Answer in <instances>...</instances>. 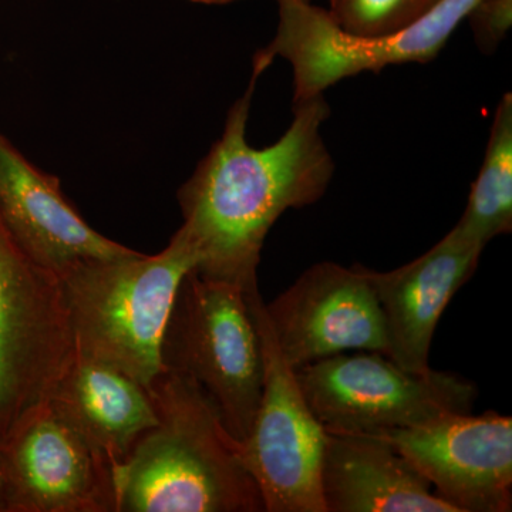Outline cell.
<instances>
[{
  "label": "cell",
  "instance_id": "cell-16",
  "mask_svg": "<svg viewBox=\"0 0 512 512\" xmlns=\"http://www.w3.org/2000/svg\"><path fill=\"white\" fill-rule=\"evenodd\" d=\"M457 227L483 245L512 231L511 93L504 94L495 110L483 165Z\"/></svg>",
  "mask_w": 512,
  "mask_h": 512
},
{
  "label": "cell",
  "instance_id": "cell-21",
  "mask_svg": "<svg viewBox=\"0 0 512 512\" xmlns=\"http://www.w3.org/2000/svg\"><path fill=\"white\" fill-rule=\"evenodd\" d=\"M305 2H311V0H305Z\"/></svg>",
  "mask_w": 512,
  "mask_h": 512
},
{
  "label": "cell",
  "instance_id": "cell-7",
  "mask_svg": "<svg viewBox=\"0 0 512 512\" xmlns=\"http://www.w3.org/2000/svg\"><path fill=\"white\" fill-rule=\"evenodd\" d=\"M478 0H441L426 15L390 35L355 36L329 10L305 0H278V28L258 55L282 57L293 72V104L325 94L333 84L389 66L427 63L439 56Z\"/></svg>",
  "mask_w": 512,
  "mask_h": 512
},
{
  "label": "cell",
  "instance_id": "cell-10",
  "mask_svg": "<svg viewBox=\"0 0 512 512\" xmlns=\"http://www.w3.org/2000/svg\"><path fill=\"white\" fill-rule=\"evenodd\" d=\"M379 437L456 512L512 510V419L495 412L447 414Z\"/></svg>",
  "mask_w": 512,
  "mask_h": 512
},
{
  "label": "cell",
  "instance_id": "cell-11",
  "mask_svg": "<svg viewBox=\"0 0 512 512\" xmlns=\"http://www.w3.org/2000/svg\"><path fill=\"white\" fill-rule=\"evenodd\" d=\"M8 512H114L111 467L49 403L0 447Z\"/></svg>",
  "mask_w": 512,
  "mask_h": 512
},
{
  "label": "cell",
  "instance_id": "cell-14",
  "mask_svg": "<svg viewBox=\"0 0 512 512\" xmlns=\"http://www.w3.org/2000/svg\"><path fill=\"white\" fill-rule=\"evenodd\" d=\"M325 512H456L387 441L326 433L320 464Z\"/></svg>",
  "mask_w": 512,
  "mask_h": 512
},
{
  "label": "cell",
  "instance_id": "cell-3",
  "mask_svg": "<svg viewBox=\"0 0 512 512\" xmlns=\"http://www.w3.org/2000/svg\"><path fill=\"white\" fill-rule=\"evenodd\" d=\"M198 256L181 229L156 255L87 259L59 275L76 355L148 384L161 372V345L178 288Z\"/></svg>",
  "mask_w": 512,
  "mask_h": 512
},
{
  "label": "cell",
  "instance_id": "cell-20",
  "mask_svg": "<svg viewBox=\"0 0 512 512\" xmlns=\"http://www.w3.org/2000/svg\"><path fill=\"white\" fill-rule=\"evenodd\" d=\"M190 2L201 3V5H227L237 0H190Z\"/></svg>",
  "mask_w": 512,
  "mask_h": 512
},
{
  "label": "cell",
  "instance_id": "cell-15",
  "mask_svg": "<svg viewBox=\"0 0 512 512\" xmlns=\"http://www.w3.org/2000/svg\"><path fill=\"white\" fill-rule=\"evenodd\" d=\"M49 406L111 468L124 463L158 423L147 387L79 355L57 383Z\"/></svg>",
  "mask_w": 512,
  "mask_h": 512
},
{
  "label": "cell",
  "instance_id": "cell-9",
  "mask_svg": "<svg viewBox=\"0 0 512 512\" xmlns=\"http://www.w3.org/2000/svg\"><path fill=\"white\" fill-rule=\"evenodd\" d=\"M265 308L295 372L353 350L387 355L386 323L366 266L320 262Z\"/></svg>",
  "mask_w": 512,
  "mask_h": 512
},
{
  "label": "cell",
  "instance_id": "cell-13",
  "mask_svg": "<svg viewBox=\"0 0 512 512\" xmlns=\"http://www.w3.org/2000/svg\"><path fill=\"white\" fill-rule=\"evenodd\" d=\"M0 217L26 252L56 275L80 261L136 252L96 231L67 200L59 178L30 163L2 133Z\"/></svg>",
  "mask_w": 512,
  "mask_h": 512
},
{
  "label": "cell",
  "instance_id": "cell-12",
  "mask_svg": "<svg viewBox=\"0 0 512 512\" xmlns=\"http://www.w3.org/2000/svg\"><path fill=\"white\" fill-rule=\"evenodd\" d=\"M485 245L457 225L426 254L379 272L366 268L387 332V357L404 370L431 369V340L444 309L476 272Z\"/></svg>",
  "mask_w": 512,
  "mask_h": 512
},
{
  "label": "cell",
  "instance_id": "cell-4",
  "mask_svg": "<svg viewBox=\"0 0 512 512\" xmlns=\"http://www.w3.org/2000/svg\"><path fill=\"white\" fill-rule=\"evenodd\" d=\"M161 362L194 380L232 439L244 443L264 383L261 342L244 288L188 272L165 328Z\"/></svg>",
  "mask_w": 512,
  "mask_h": 512
},
{
  "label": "cell",
  "instance_id": "cell-2",
  "mask_svg": "<svg viewBox=\"0 0 512 512\" xmlns=\"http://www.w3.org/2000/svg\"><path fill=\"white\" fill-rule=\"evenodd\" d=\"M147 390L158 423L111 468L114 512L265 511L239 444L204 390L167 369Z\"/></svg>",
  "mask_w": 512,
  "mask_h": 512
},
{
  "label": "cell",
  "instance_id": "cell-17",
  "mask_svg": "<svg viewBox=\"0 0 512 512\" xmlns=\"http://www.w3.org/2000/svg\"><path fill=\"white\" fill-rule=\"evenodd\" d=\"M441 0H330L329 13L355 36L390 35L426 15Z\"/></svg>",
  "mask_w": 512,
  "mask_h": 512
},
{
  "label": "cell",
  "instance_id": "cell-5",
  "mask_svg": "<svg viewBox=\"0 0 512 512\" xmlns=\"http://www.w3.org/2000/svg\"><path fill=\"white\" fill-rule=\"evenodd\" d=\"M76 359L59 275L0 217V447L49 403Z\"/></svg>",
  "mask_w": 512,
  "mask_h": 512
},
{
  "label": "cell",
  "instance_id": "cell-6",
  "mask_svg": "<svg viewBox=\"0 0 512 512\" xmlns=\"http://www.w3.org/2000/svg\"><path fill=\"white\" fill-rule=\"evenodd\" d=\"M326 433L379 434L471 413L476 384L453 373L404 370L377 352L336 355L296 372Z\"/></svg>",
  "mask_w": 512,
  "mask_h": 512
},
{
  "label": "cell",
  "instance_id": "cell-8",
  "mask_svg": "<svg viewBox=\"0 0 512 512\" xmlns=\"http://www.w3.org/2000/svg\"><path fill=\"white\" fill-rule=\"evenodd\" d=\"M247 301L261 342L264 383L251 430L239 444L242 461L266 512H325L320 464L326 431L279 349L258 286L247 291Z\"/></svg>",
  "mask_w": 512,
  "mask_h": 512
},
{
  "label": "cell",
  "instance_id": "cell-1",
  "mask_svg": "<svg viewBox=\"0 0 512 512\" xmlns=\"http://www.w3.org/2000/svg\"><path fill=\"white\" fill-rule=\"evenodd\" d=\"M245 93L228 111L224 131L178 191L180 229L198 256L195 271L245 291L258 286L265 239L288 210L315 204L328 190L335 161L322 126L325 94L293 104V120L274 144L248 143L256 83L268 69L254 59Z\"/></svg>",
  "mask_w": 512,
  "mask_h": 512
},
{
  "label": "cell",
  "instance_id": "cell-19",
  "mask_svg": "<svg viewBox=\"0 0 512 512\" xmlns=\"http://www.w3.org/2000/svg\"><path fill=\"white\" fill-rule=\"evenodd\" d=\"M0 512H8V510H6V485L5 476H3L2 461H0Z\"/></svg>",
  "mask_w": 512,
  "mask_h": 512
},
{
  "label": "cell",
  "instance_id": "cell-18",
  "mask_svg": "<svg viewBox=\"0 0 512 512\" xmlns=\"http://www.w3.org/2000/svg\"><path fill=\"white\" fill-rule=\"evenodd\" d=\"M467 19L481 52H494L510 32L512 0H478Z\"/></svg>",
  "mask_w": 512,
  "mask_h": 512
}]
</instances>
